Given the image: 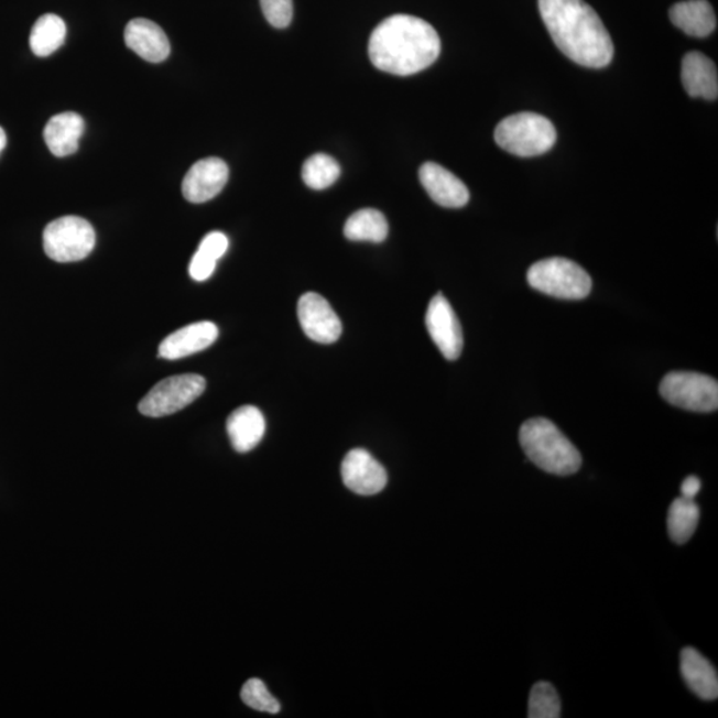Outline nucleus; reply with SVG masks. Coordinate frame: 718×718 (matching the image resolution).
<instances>
[{
  "label": "nucleus",
  "mask_w": 718,
  "mask_h": 718,
  "mask_svg": "<svg viewBox=\"0 0 718 718\" xmlns=\"http://www.w3.org/2000/svg\"><path fill=\"white\" fill-rule=\"evenodd\" d=\"M538 11L557 48L588 68H605L614 47L605 23L585 0H538Z\"/></svg>",
  "instance_id": "f257e3e1"
},
{
  "label": "nucleus",
  "mask_w": 718,
  "mask_h": 718,
  "mask_svg": "<svg viewBox=\"0 0 718 718\" xmlns=\"http://www.w3.org/2000/svg\"><path fill=\"white\" fill-rule=\"evenodd\" d=\"M440 54L438 32L412 15H393L377 25L369 41V56L378 69L410 76L432 66Z\"/></svg>",
  "instance_id": "f03ea898"
},
{
  "label": "nucleus",
  "mask_w": 718,
  "mask_h": 718,
  "mask_svg": "<svg viewBox=\"0 0 718 718\" xmlns=\"http://www.w3.org/2000/svg\"><path fill=\"white\" fill-rule=\"evenodd\" d=\"M519 442L532 464L543 471L568 477L580 470L583 460L578 448L546 418L525 421Z\"/></svg>",
  "instance_id": "7ed1b4c3"
},
{
  "label": "nucleus",
  "mask_w": 718,
  "mask_h": 718,
  "mask_svg": "<svg viewBox=\"0 0 718 718\" xmlns=\"http://www.w3.org/2000/svg\"><path fill=\"white\" fill-rule=\"evenodd\" d=\"M497 144L519 157H534L553 150L556 130L553 121L534 112H519L497 127Z\"/></svg>",
  "instance_id": "20e7f679"
},
{
  "label": "nucleus",
  "mask_w": 718,
  "mask_h": 718,
  "mask_svg": "<svg viewBox=\"0 0 718 718\" xmlns=\"http://www.w3.org/2000/svg\"><path fill=\"white\" fill-rule=\"evenodd\" d=\"M531 287L562 300H583L592 291V280L576 262L554 258L537 261L529 269Z\"/></svg>",
  "instance_id": "39448f33"
},
{
  "label": "nucleus",
  "mask_w": 718,
  "mask_h": 718,
  "mask_svg": "<svg viewBox=\"0 0 718 718\" xmlns=\"http://www.w3.org/2000/svg\"><path fill=\"white\" fill-rule=\"evenodd\" d=\"M96 243L95 230L78 216L50 222L43 233L44 252L56 262H76L88 258Z\"/></svg>",
  "instance_id": "423d86ee"
},
{
  "label": "nucleus",
  "mask_w": 718,
  "mask_h": 718,
  "mask_svg": "<svg viewBox=\"0 0 718 718\" xmlns=\"http://www.w3.org/2000/svg\"><path fill=\"white\" fill-rule=\"evenodd\" d=\"M660 394L671 405L696 413L716 412L718 383L715 378L694 371H672L660 384Z\"/></svg>",
  "instance_id": "0eeeda50"
},
{
  "label": "nucleus",
  "mask_w": 718,
  "mask_h": 718,
  "mask_svg": "<svg viewBox=\"0 0 718 718\" xmlns=\"http://www.w3.org/2000/svg\"><path fill=\"white\" fill-rule=\"evenodd\" d=\"M207 388L205 378L182 374L160 381L139 403V412L151 418L172 415L195 402Z\"/></svg>",
  "instance_id": "6e6552de"
},
{
  "label": "nucleus",
  "mask_w": 718,
  "mask_h": 718,
  "mask_svg": "<svg viewBox=\"0 0 718 718\" xmlns=\"http://www.w3.org/2000/svg\"><path fill=\"white\" fill-rule=\"evenodd\" d=\"M426 328L434 344L448 361H455L460 357L464 350V333L457 314L440 293L429 301Z\"/></svg>",
  "instance_id": "1a4fd4ad"
},
{
  "label": "nucleus",
  "mask_w": 718,
  "mask_h": 718,
  "mask_svg": "<svg viewBox=\"0 0 718 718\" xmlns=\"http://www.w3.org/2000/svg\"><path fill=\"white\" fill-rule=\"evenodd\" d=\"M298 319L312 341L333 344L341 337L342 324L337 313L323 296L306 293L298 301Z\"/></svg>",
  "instance_id": "9d476101"
},
{
  "label": "nucleus",
  "mask_w": 718,
  "mask_h": 718,
  "mask_svg": "<svg viewBox=\"0 0 718 718\" xmlns=\"http://www.w3.org/2000/svg\"><path fill=\"white\" fill-rule=\"evenodd\" d=\"M341 474L345 486L359 496H376L388 485L387 470L363 448H355L346 454Z\"/></svg>",
  "instance_id": "9b49d317"
},
{
  "label": "nucleus",
  "mask_w": 718,
  "mask_h": 718,
  "mask_svg": "<svg viewBox=\"0 0 718 718\" xmlns=\"http://www.w3.org/2000/svg\"><path fill=\"white\" fill-rule=\"evenodd\" d=\"M229 168L219 157L200 160L192 165L183 182V195L189 203L203 204L211 200L226 187Z\"/></svg>",
  "instance_id": "f8f14e48"
},
{
  "label": "nucleus",
  "mask_w": 718,
  "mask_h": 718,
  "mask_svg": "<svg viewBox=\"0 0 718 718\" xmlns=\"http://www.w3.org/2000/svg\"><path fill=\"white\" fill-rule=\"evenodd\" d=\"M420 180L432 200L440 207L461 208L470 200L465 183L437 163L423 164Z\"/></svg>",
  "instance_id": "ddd939ff"
},
{
  "label": "nucleus",
  "mask_w": 718,
  "mask_h": 718,
  "mask_svg": "<svg viewBox=\"0 0 718 718\" xmlns=\"http://www.w3.org/2000/svg\"><path fill=\"white\" fill-rule=\"evenodd\" d=\"M217 338H219V328L209 320L184 326L163 339L159 346V357L175 361V359L194 356L208 349Z\"/></svg>",
  "instance_id": "4468645a"
},
{
  "label": "nucleus",
  "mask_w": 718,
  "mask_h": 718,
  "mask_svg": "<svg viewBox=\"0 0 718 718\" xmlns=\"http://www.w3.org/2000/svg\"><path fill=\"white\" fill-rule=\"evenodd\" d=\"M124 41L128 48L146 62L162 63L171 54V44L165 32L149 19L138 18L128 23Z\"/></svg>",
  "instance_id": "2eb2a0df"
},
{
  "label": "nucleus",
  "mask_w": 718,
  "mask_h": 718,
  "mask_svg": "<svg viewBox=\"0 0 718 718\" xmlns=\"http://www.w3.org/2000/svg\"><path fill=\"white\" fill-rule=\"evenodd\" d=\"M682 80L685 91L692 98L717 99V67L707 55L696 53V51L685 55L682 64Z\"/></svg>",
  "instance_id": "dca6fc26"
},
{
  "label": "nucleus",
  "mask_w": 718,
  "mask_h": 718,
  "mask_svg": "<svg viewBox=\"0 0 718 718\" xmlns=\"http://www.w3.org/2000/svg\"><path fill=\"white\" fill-rule=\"evenodd\" d=\"M266 423L258 407L242 406L235 410L227 421V432L237 453H249L264 438Z\"/></svg>",
  "instance_id": "f3484780"
},
{
  "label": "nucleus",
  "mask_w": 718,
  "mask_h": 718,
  "mask_svg": "<svg viewBox=\"0 0 718 718\" xmlns=\"http://www.w3.org/2000/svg\"><path fill=\"white\" fill-rule=\"evenodd\" d=\"M682 675L695 695L705 701H714L718 697V677L715 666L708 659L695 649H684L682 652Z\"/></svg>",
  "instance_id": "a211bd4d"
},
{
  "label": "nucleus",
  "mask_w": 718,
  "mask_h": 718,
  "mask_svg": "<svg viewBox=\"0 0 718 718\" xmlns=\"http://www.w3.org/2000/svg\"><path fill=\"white\" fill-rule=\"evenodd\" d=\"M85 132V120L76 112H63L50 119L44 128L48 150L57 157L74 155Z\"/></svg>",
  "instance_id": "6ab92c4d"
},
{
  "label": "nucleus",
  "mask_w": 718,
  "mask_h": 718,
  "mask_svg": "<svg viewBox=\"0 0 718 718\" xmlns=\"http://www.w3.org/2000/svg\"><path fill=\"white\" fill-rule=\"evenodd\" d=\"M670 19L677 29L694 37H707L716 30L717 19L708 0H685L670 10Z\"/></svg>",
  "instance_id": "aec40b11"
},
{
  "label": "nucleus",
  "mask_w": 718,
  "mask_h": 718,
  "mask_svg": "<svg viewBox=\"0 0 718 718\" xmlns=\"http://www.w3.org/2000/svg\"><path fill=\"white\" fill-rule=\"evenodd\" d=\"M67 28L61 17L46 14L37 19L30 35L32 53L40 57L53 55L66 41Z\"/></svg>",
  "instance_id": "412c9836"
},
{
  "label": "nucleus",
  "mask_w": 718,
  "mask_h": 718,
  "mask_svg": "<svg viewBox=\"0 0 718 718\" xmlns=\"http://www.w3.org/2000/svg\"><path fill=\"white\" fill-rule=\"evenodd\" d=\"M344 233L350 241L382 242L389 235V224L380 210L361 209L349 217Z\"/></svg>",
  "instance_id": "4be33fe9"
},
{
  "label": "nucleus",
  "mask_w": 718,
  "mask_h": 718,
  "mask_svg": "<svg viewBox=\"0 0 718 718\" xmlns=\"http://www.w3.org/2000/svg\"><path fill=\"white\" fill-rule=\"evenodd\" d=\"M228 237L221 232H211L204 237L200 247L189 264L191 278L195 281H207L214 274L217 261L227 253Z\"/></svg>",
  "instance_id": "5701e85b"
},
{
  "label": "nucleus",
  "mask_w": 718,
  "mask_h": 718,
  "mask_svg": "<svg viewBox=\"0 0 718 718\" xmlns=\"http://www.w3.org/2000/svg\"><path fill=\"white\" fill-rule=\"evenodd\" d=\"M700 521V509L695 500L677 498L668 512V532L673 542L685 544L694 536Z\"/></svg>",
  "instance_id": "b1692460"
},
{
  "label": "nucleus",
  "mask_w": 718,
  "mask_h": 718,
  "mask_svg": "<svg viewBox=\"0 0 718 718\" xmlns=\"http://www.w3.org/2000/svg\"><path fill=\"white\" fill-rule=\"evenodd\" d=\"M341 175V166L329 155L317 153L307 159L303 168V178L307 187L323 191L331 187Z\"/></svg>",
  "instance_id": "393cba45"
},
{
  "label": "nucleus",
  "mask_w": 718,
  "mask_h": 718,
  "mask_svg": "<svg viewBox=\"0 0 718 718\" xmlns=\"http://www.w3.org/2000/svg\"><path fill=\"white\" fill-rule=\"evenodd\" d=\"M562 715L561 697L547 682H541L531 689L529 698L530 718H557Z\"/></svg>",
  "instance_id": "a878e982"
},
{
  "label": "nucleus",
  "mask_w": 718,
  "mask_h": 718,
  "mask_svg": "<svg viewBox=\"0 0 718 718\" xmlns=\"http://www.w3.org/2000/svg\"><path fill=\"white\" fill-rule=\"evenodd\" d=\"M242 701L249 708L259 711H266V714L275 715L281 710V705L278 698L271 695L264 682L260 678H250L241 689Z\"/></svg>",
  "instance_id": "bb28decb"
},
{
  "label": "nucleus",
  "mask_w": 718,
  "mask_h": 718,
  "mask_svg": "<svg viewBox=\"0 0 718 718\" xmlns=\"http://www.w3.org/2000/svg\"><path fill=\"white\" fill-rule=\"evenodd\" d=\"M266 21L275 29H286L293 19V0H260Z\"/></svg>",
  "instance_id": "cd10ccee"
},
{
  "label": "nucleus",
  "mask_w": 718,
  "mask_h": 718,
  "mask_svg": "<svg viewBox=\"0 0 718 718\" xmlns=\"http://www.w3.org/2000/svg\"><path fill=\"white\" fill-rule=\"evenodd\" d=\"M700 490L701 480L695 476L688 477L682 485V498L695 500V497Z\"/></svg>",
  "instance_id": "c85d7f7f"
},
{
  "label": "nucleus",
  "mask_w": 718,
  "mask_h": 718,
  "mask_svg": "<svg viewBox=\"0 0 718 718\" xmlns=\"http://www.w3.org/2000/svg\"><path fill=\"white\" fill-rule=\"evenodd\" d=\"M6 145H8V137H6L3 128L0 127V153L6 149Z\"/></svg>",
  "instance_id": "c756f323"
}]
</instances>
